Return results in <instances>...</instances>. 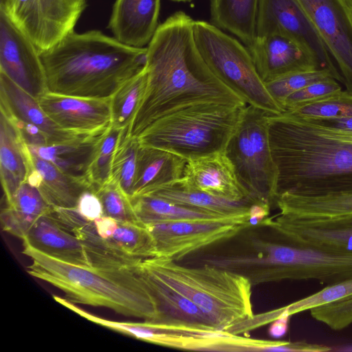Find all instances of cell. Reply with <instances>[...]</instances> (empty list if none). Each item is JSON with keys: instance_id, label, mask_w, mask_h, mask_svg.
Here are the masks:
<instances>
[{"instance_id": "e0dca14e", "label": "cell", "mask_w": 352, "mask_h": 352, "mask_svg": "<svg viewBox=\"0 0 352 352\" xmlns=\"http://www.w3.org/2000/svg\"><path fill=\"white\" fill-rule=\"evenodd\" d=\"M248 50L256 69L265 83L289 73L322 69L310 51L283 36L256 37Z\"/></svg>"}, {"instance_id": "b9f144b4", "label": "cell", "mask_w": 352, "mask_h": 352, "mask_svg": "<svg viewBox=\"0 0 352 352\" xmlns=\"http://www.w3.org/2000/svg\"><path fill=\"white\" fill-rule=\"evenodd\" d=\"M93 223L99 236L106 240L112 237L118 224L116 219L105 215L95 219Z\"/></svg>"}, {"instance_id": "f546056e", "label": "cell", "mask_w": 352, "mask_h": 352, "mask_svg": "<svg viewBox=\"0 0 352 352\" xmlns=\"http://www.w3.org/2000/svg\"><path fill=\"white\" fill-rule=\"evenodd\" d=\"M103 135L28 147L32 153L52 162L63 173L75 177L87 178L89 167Z\"/></svg>"}, {"instance_id": "ab89813d", "label": "cell", "mask_w": 352, "mask_h": 352, "mask_svg": "<svg viewBox=\"0 0 352 352\" xmlns=\"http://www.w3.org/2000/svg\"><path fill=\"white\" fill-rule=\"evenodd\" d=\"M342 90L339 81L330 78L317 81L289 95L284 102V112L327 98Z\"/></svg>"}, {"instance_id": "1f68e13d", "label": "cell", "mask_w": 352, "mask_h": 352, "mask_svg": "<svg viewBox=\"0 0 352 352\" xmlns=\"http://www.w3.org/2000/svg\"><path fill=\"white\" fill-rule=\"evenodd\" d=\"M148 80L146 67L126 81L111 98V126L129 128L144 95Z\"/></svg>"}, {"instance_id": "8d00e7d4", "label": "cell", "mask_w": 352, "mask_h": 352, "mask_svg": "<svg viewBox=\"0 0 352 352\" xmlns=\"http://www.w3.org/2000/svg\"><path fill=\"white\" fill-rule=\"evenodd\" d=\"M123 130L111 126L100 140L87 175L94 192L111 177L114 152Z\"/></svg>"}, {"instance_id": "277c9868", "label": "cell", "mask_w": 352, "mask_h": 352, "mask_svg": "<svg viewBox=\"0 0 352 352\" xmlns=\"http://www.w3.org/2000/svg\"><path fill=\"white\" fill-rule=\"evenodd\" d=\"M39 56L48 92L108 99L145 68L147 47L125 45L98 30L74 31Z\"/></svg>"}, {"instance_id": "d6986e66", "label": "cell", "mask_w": 352, "mask_h": 352, "mask_svg": "<svg viewBox=\"0 0 352 352\" xmlns=\"http://www.w3.org/2000/svg\"><path fill=\"white\" fill-rule=\"evenodd\" d=\"M160 0H116L109 28L113 38L133 47H146L159 25Z\"/></svg>"}, {"instance_id": "ac0fdd59", "label": "cell", "mask_w": 352, "mask_h": 352, "mask_svg": "<svg viewBox=\"0 0 352 352\" xmlns=\"http://www.w3.org/2000/svg\"><path fill=\"white\" fill-rule=\"evenodd\" d=\"M272 223L294 238L328 252H352V214L303 219L278 214Z\"/></svg>"}, {"instance_id": "cb8c5ba5", "label": "cell", "mask_w": 352, "mask_h": 352, "mask_svg": "<svg viewBox=\"0 0 352 352\" xmlns=\"http://www.w3.org/2000/svg\"><path fill=\"white\" fill-rule=\"evenodd\" d=\"M141 262L136 269L153 294L159 309L157 318L152 322L217 329L194 303L148 273L141 266Z\"/></svg>"}, {"instance_id": "30bf717a", "label": "cell", "mask_w": 352, "mask_h": 352, "mask_svg": "<svg viewBox=\"0 0 352 352\" xmlns=\"http://www.w3.org/2000/svg\"><path fill=\"white\" fill-rule=\"evenodd\" d=\"M87 6L85 0H3V8L32 41L38 51L52 47L74 27Z\"/></svg>"}, {"instance_id": "2e32d148", "label": "cell", "mask_w": 352, "mask_h": 352, "mask_svg": "<svg viewBox=\"0 0 352 352\" xmlns=\"http://www.w3.org/2000/svg\"><path fill=\"white\" fill-rule=\"evenodd\" d=\"M179 181L189 188L230 201L254 199L240 183L225 151L188 160Z\"/></svg>"}, {"instance_id": "603a6c76", "label": "cell", "mask_w": 352, "mask_h": 352, "mask_svg": "<svg viewBox=\"0 0 352 352\" xmlns=\"http://www.w3.org/2000/svg\"><path fill=\"white\" fill-rule=\"evenodd\" d=\"M140 195L155 196L178 205L210 211L248 224L252 206L260 201L255 199L234 201L216 197L186 186L179 179Z\"/></svg>"}, {"instance_id": "d590c367", "label": "cell", "mask_w": 352, "mask_h": 352, "mask_svg": "<svg viewBox=\"0 0 352 352\" xmlns=\"http://www.w3.org/2000/svg\"><path fill=\"white\" fill-rule=\"evenodd\" d=\"M330 78L336 79L329 70L315 69L289 73L265 84L271 96L284 111L283 106L289 95L314 82Z\"/></svg>"}, {"instance_id": "52a82bcc", "label": "cell", "mask_w": 352, "mask_h": 352, "mask_svg": "<svg viewBox=\"0 0 352 352\" xmlns=\"http://www.w3.org/2000/svg\"><path fill=\"white\" fill-rule=\"evenodd\" d=\"M247 104L209 101L182 107L148 126L138 137L139 143L186 160L225 151Z\"/></svg>"}, {"instance_id": "4fadbf2b", "label": "cell", "mask_w": 352, "mask_h": 352, "mask_svg": "<svg viewBox=\"0 0 352 352\" xmlns=\"http://www.w3.org/2000/svg\"><path fill=\"white\" fill-rule=\"evenodd\" d=\"M0 73L36 100L47 92L38 50L1 8Z\"/></svg>"}, {"instance_id": "484cf974", "label": "cell", "mask_w": 352, "mask_h": 352, "mask_svg": "<svg viewBox=\"0 0 352 352\" xmlns=\"http://www.w3.org/2000/svg\"><path fill=\"white\" fill-rule=\"evenodd\" d=\"M280 214L303 219L333 217L352 214V191L318 195L288 192L277 196Z\"/></svg>"}, {"instance_id": "8fae6325", "label": "cell", "mask_w": 352, "mask_h": 352, "mask_svg": "<svg viewBox=\"0 0 352 352\" xmlns=\"http://www.w3.org/2000/svg\"><path fill=\"white\" fill-rule=\"evenodd\" d=\"M155 256L177 262L235 235L248 223L232 219L158 221L144 223Z\"/></svg>"}, {"instance_id": "9c48e42d", "label": "cell", "mask_w": 352, "mask_h": 352, "mask_svg": "<svg viewBox=\"0 0 352 352\" xmlns=\"http://www.w3.org/2000/svg\"><path fill=\"white\" fill-rule=\"evenodd\" d=\"M268 113L247 104L225 153L251 197L275 204L278 171L270 143Z\"/></svg>"}, {"instance_id": "bcb514c9", "label": "cell", "mask_w": 352, "mask_h": 352, "mask_svg": "<svg viewBox=\"0 0 352 352\" xmlns=\"http://www.w3.org/2000/svg\"><path fill=\"white\" fill-rule=\"evenodd\" d=\"M172 1H175V2H190L192 0H170Z\"/></svg>"}, {"instance_id": "7dc6e473", "label": "cell", "mask_w": 352, "mask_h": 352, "mask_svg": "<svg viewBox=\"0 0 352 352\" xmlns=\"http://www.w3.org/2000/svg\"><path fill=\"white\" fill-rule=\"evenodd\" d=\"M343 351H352V346H349L348 348L347 347H345L344 349H342Z\"/></svg>"}, {"instance_id": "7c38bea8", "label": "cell", "mask_w": 352, "mask_h": 352, "mask_svg": "<svg viewBox=\"0 0 352 352\" xmlns=\"http://www.w3.org/2000/svg\"><path fill=\"white\" fill-rule=\"evenodd\" d=\"M280 35L310 51L320 66L331 72L343 83L342 77L324 43L298 0H260L256 37Z\"/></svg>"}, {"instance_id": "3957f363", "label": "cell", "mask_w": 352, "mask_h": 352, "mask_svg": "<svg viewBox=\"0 0 352 352\" xmlns=\"http://www.w3.org/2000/svg\"><path fill=\"white\" fill-rule=\"evenodd\" d=\"M210 263L244 276L252 286L285 280L329 285L352 278V252L307 245L274 225L269 216L222 242Z\"/></svg>"}, {"instance_id": "f1b7e54d", "label": "cell", "mask_w": 352, "mask_h": 352, "mask_svg": "<svg viewBox=\"0 0 352 352\" xmlns=\"http://www.w3.org/2000/svg\"><path fill=\"white\" fill-rule=\"evenodd\" d=\"M260 0H210L211 23L236 36L248 48L256 37Z\"/></svg>"}, {"instance_id": "74e56055", "label": "cell", "mask_w": 352, "mask_h": 352, "mask_svg": "<svg viewBox=\"0 0 352 352\" xmlns=\"http://www.w3.org/2000/svg\"><path fill=\"white\" fill-rule=\"evenodd\" d=\"M102 206L103 215L118 221H140L135 214L131 197L112 178L96 191Z\"/></svg>"}, {"instance_id": "f35d334b", "label": "cell", "mask_w": 352, "mask_h": 352, "mask_svg": "<svg viewBox=\"0 0 352 352\" xmlns=\"http://www.w3.org/2000/svg\"><path fill=\"white\" fill-rule=\"evenodd\" d=\"M352 295V278L327 285L322 289L284 307L274 310L276 318L282 314L289 317L302 311L334 302Z\"/></svg>"}, {"instance_id": "c3c4849f", "label": "cell", "mask_w": 352, "mask_h": 352, "mask_svg": "<svg viewBox=\"0 0 352 352\" xmlns=\"http://www.w3.org/2000/svg\"><path fill=\"white\" fill-rule=\"evenodd\" d=\"M0 1H2V0H0Z\"/></svg>"}, {"instance_id": "7a4b0ae2", "label": "cell", "mask_w": 352, "mask_h": 352, "mask_svg": "<svg viewBox=\"0 0 352 352\" xmlns=\"http://www.w3.org/2000/svg\"><path fill=\"white\" fill-rule=\"evenodd\" d=\"M276 197L352 191V133L287 112L269 114Z\"/></svg>"}, {"instance_id": "7bdbcfd3", "label": "cell", "mask_w": 352, "mask_h": 352, "mask_svg": "<svg viewBox=\"0 0 352 352\" xmlns=\"http://www.w3.org/2000/svg\"><path fill=\"white\" fill-rule=\"evenodd\" d=\"M289 318V316L283 314L272 321L269 327V334L274 338H280L284 336L287 331Z\"/></svg>"}, {"instance_id": "8992f818", "label": "cell", "mask_w": 352, "mask_h": 352, "mask_svg": "<svg viewBox=\"0 0 352 352\" xmlns=\"http://www.w3.org/2000/svg\"><path fill=\"white\" fill-rule=\"evenodd\" d=\"M140 264L151 275L189 299L219 330L232 333L254 316L253 286L241 274L210 264L188 266L163 257L144 258Z\"/></svg>"}, {"instance_id": "ffe728a7", "label": "cell", "mask_w": 352, "mask_h": 352, "mask_svg": "<svg viewBox=\"0 0 352 352\" xmlns=\"http://www.w3.org/2000/svg\"><path fill=\"white\" fill-rule=\"evenodd\" d=\"M0 101L1 111L10 118L38 126L47 136L49 145L90 137L59 127L43 111L38 100L2 73H0Z\"/></svg>"}, {"instance_id": "5bb4252c", "label": "cell", "mask_w": 352, "mask_h": 352, "mask_svg": "<svg viewBox=\"0 0 352 352\" xmlns=\"http://www.w3.org/2000/svg\"><path fill=\"white\" fill-rule=\"evenodd\" d=\"M352 92V10L344 0H298Z\"/></svg>"}, {"instance_id": "9a60e30c", "label": "cell", "mask_w": 352, "mask_h": 352, "mask_svg": "<svg viewBox=\"0 0 352 352\" xmlns=\"http://www.w3.org/2000/svg\"><path fill=\"white\" fill-rule=\"evenodd\" d=\"M38 101L45 114L63 130L96 137L111 126V98H86L47 91Z\"/></svg>"}, {"instance_id": "ba28073f", "label": "cell", "mask_w": 352, "mask_h": 352, "mask_svg": "<svg viewBox=\"0 0 352 352\" xmlns=\"http://www.w3.org/2000/svg\"><path fill=\"white\" fill-rule=\"evenodd\" d=\"M193 35L204 62L219 82L249 105L270 114L284 112L259 76L244 44L205 21H195Z\"/></svg>"}, {"instance_id": "44dd1931", "label": "cell", "mask_w": 352, "mask_h": 352, "mask_svg": "<svg viewBox=\"0 0 352 352\" xmlns=\"http://www.w3.org/2000/svg\"><path fill=\"white\" fill-rule=\"evenodd\" d=\"M51 211L42 215L32 225L22 239L23 244L68 263L92 267L82 242L60 225Z\"/></svg>"}, {"instance_id": "4316f807", "label": "cell", "mask_w": 352, "mask_h": 352, "mask_svg": "<svg viewBox=\"0 0 352 352\" xmlns=\"http://www.w3.org/2000/svg\"><path fill=\"white\" fill-rule=\"evenodd\" d=\"M30 160L32 165L41 176V182L37 188L52 206L76 208L83 192L94 191L92 185L87 178L69 175L52 162L38 157L31 151Z\"/></svg>"}, {"instance_id": "6da1fadb", "label": "cell", "mask_w": 352, "mask_h": 352, "mask_svg": "<svg viewBox=\"0 0 352 352\" xmlns=\"http://www.w3.org/2000/svg\"><path fill=\"white\" fill-rule=\"evenodd\" d=\"M194 22L186 12L177 11L159 25L147 46V86L129 136L138 138L159 118L192 104H247L208 70L195 44Z\"/></svg>"}, {"instance_id": "ee69618b", "label": "cell", "mask_w": 352, "mask_h": 352, "mask_svg": "<svg viewBox=\"0 0 352 352\" xmlns=\"http://www.w3.org/2000/svg\"><path fill=\"white\" fill-rule=\"evenodd\" d=\"M329 126L342 129L352 133V117L338 120H320Z\"/></svg>"}, {"instance_id": "836d02e7", "label": "cell", "mask_w": 352, "mask_h": 352, "mask_svg": "<svg viewBox=\"0 0 352 352\" xmlns=\"http://www.w3.org/2000/svg\"><path fill=\"white\" fill-rule=\"evenodd\" d=\"M109 240L131 256L141 259L155 256L153 239L141 221H118L115 232Z\"/></svg>"}, {"instance_id": "83f0119b", "label": "cell", "mask_w": 352, "mask_h": 352, "mask_svg": "<svg viewBox=\"0 0 352 352\" xmlns=\"http://www.w3.org/2000/svg\"><path fill=\"white\" fill-rule=\"evenodd\" d=\"M52 208L37 188L25 182L1 210V228L23 239L37 219Z\"/></svg>"}, {"instance_id": "f6af8a7d", "label": "cell", "mask_w": 352, "mask_h": 352, "mask_svg": "<svg viewBox=\"0 0 352 352\" xmlns=\"http://www.w3.org/2000/svg\"><path fill=\"white\" fill-rule=\"evenodd\" d=\"M344 1L347 3V5L352 10V0H344Z\"/></svg>"}, {"instance_id": "e575fe53", "label": "cell", "mask_w": 352, "mask_h": 352, "mask_svg": "<svg viewBox=\"0 0 352 352\" xmlns=\"http://www.w3.org/2000/svg\"><path fill=\"white\" fill-rule=\"evenodd\" d=\"M285 112L314 120H331L352 117V92L341 90L327 98Z\"/></svg>"}, {"instance_id": "5b68a950", "label": "cell", "mask_w": 352, "mask_h": 352, "mask_svg": "<svg viewBox=\"0 0 352 352\" xmlns=\"http://www.w3.org/2000/svg\"><path fill=\"white\" fill-rule=\"evenodd\" d=\"M23 245V253L32 261L28 273L60 289L70 302L104 307L146 321L157 318V303L138 273V264L120 267L76 265Z\"/></svg>"}, {"instance_id": "d4e9b609", "label": "cell", "mask_w": 352, "mask_h": 352, "mask_svg": "<svg viewBox=\"0 0 352 352\" xmlns=\"http://www.w3.org/2000/svg\"><path fill=\"white\" fill-rule=\"evenodd\" d=\"M186 162L185 158L173 153L140 145L132 197L180 179Z\"/></svg>"}, {"instance_id": "d6a6232c", "label": "cell", "mask_w": 352, "mask_h": 352, "mask_svg": "<svg viewBox=\"0 0 352 352\" xmlns=\"http://www.w3.org/2000/svg\"><path fill=\"white\" fill-rule=\"evenodd\" d=\"M126 128L122 131L116 148L111 178L114 179L130 197L133 194L137 157L140 146L138 138L127 135Z\"/></svg>"}, {"instance_id": "4dcf8cb0", "label": "cell", "mask_w": 352, "mask_h": 352, "mask_svg": "<svg viewBox=\"0 0 352 352\" xmlns=\"http://www.w3.org/2000/svg\"><path fill=\"white\" fill-rule=\"evenodd\" d=\"M131 199L138 220L143 223L158 221L232 219L210 211L178 205L149 195L133 196Z\"/></svg>"}, {"instance_id": "60d3db41", "label": "cell", "mask_w": 352, "mask_h": 352, "mask_svg": "<svg viewBox=\"0 0 352 352\" xmlns=\"http://www.w3.org/2000/svg\"><path fill=\"white\" fill-rule=\"evenodd\" d=\"M76 209L82 217L90 221L103 215L102 203L93 190H86L80 195Z\"/></svg>"}, {"instance_id": "7402d4cb", "label": "cell", "mask_w": 352, "mask_h": 352, "mask_svg": "<svg viewBox=\"0 0 352 352\" xmlns=\"http://www.w3.org/2000/svg\"><path fill=\"white\" fill-rule=\"evenodd\" d=\"M31 166L30 150L10 119L0 116V175L6 203L26 181Z\"/></svg>"}]
</instances>
